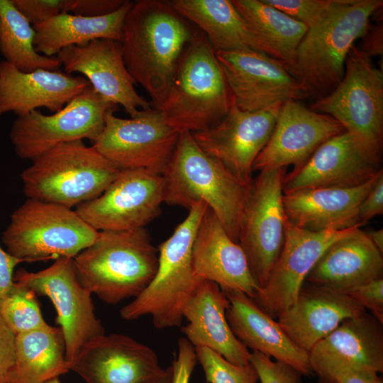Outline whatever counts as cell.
I'll return each instance as SVG.
<instances>
[{
  "label": "cell",
  "mask_w": 383,
  "mask_h": 383,
  "mask_svg": "<svg viewBox=\"0 0 383 383\" xmlns=\"http://www.w3.org/2000/svg\"><path fill=\"white\" fill-rule=\"evenodd\" d=\"M62 329L47 324L16 335V359L6 383H44L67 373Z\"/></svg>",
  "instance_id": "1f68e13d"
},
{
  "label": "cell",
  "mask_w": 383,
  "mask_h": 383,
  "mask_svg": "<svg viewBox=\"0 0 383 383\" xmlns=\"http://www.w3.org/2000/svg\"><path fill=\"white\" fill-rule=\"evenodd\" d=\"M382 5V0H346L308 29L289 71L309 96L322 98L339 84L348 52L365 35L371 16Z\"/></svg>",
  "instance_id": "5b68a950"
},
{
  "label": "cell",
  "mask_w": 383,
  "mask_h": 383,
  "mask_svg": "<svg viewBox=\"0 0 383 383\" xmlns=\"http://www.w3.org/2000/svg\"><path fill=\"white\" fill-rule=\"evenodd\" d=\"M197 362L209 383H257V374L250 365L230 362L216 352L204 347L195 348Z\"/></svg>",
  "instance_id": "d590c367"
},
{
  "label": "cell",
  "mask_w": 383,
  "mask_h": 383,
  "mask_svg": "<svg viewBox=\"0 0 383 383\" xmlns=\"http://www.w3.org/2000/svg\"><path fill=\"white\" fill-rule=\"evenodd\" d=\"M348 294L383 323V277L360 286Z\"/></svg>",
  "instance_id": "ab89813d"
},
{
  "label": "cell",
  "mask_w": 383,
  "mask_h": 383,
  "mask_svg": "<svg viewBox=\"0 0 383 383\" xmlns=\"http://www.w3.org/2000/svg\"><path fill=\"white\" fill-rule=\"evenodd\" d=\"M382 172V169L370 180L355 187H319L284 193L286 218L299 228L316 232L359 226V206Z\"/></svg>",
  "instance_id": "484cf974"
},
{
  "label": "cell",
  "mask_w": 383,
  "mask_h": 383,
  "mask_svg": "<svg viewBox=\"0 0 383 383\" xmlns=\"http://www.w3.org/2000/svg\"><path fill=\"white\" fill-rule=\"evenodd\" d=\"M162 176L164 203L188 210L199 201L206 203L230 238L238 243L240 215L251 181L241 180L209 156L187 131L180 133Z\"/></svg>",
  "instance_id": "3957f363"
},
{
  "label": "cell",
  "mask_w": 383,
  "mask_h": 383,
  "mask_svg": "<svg viewBox=\"0 0 383 383\" xmlns=\"http://www.w3.org/2000/svg\"><path fill=\"white\" fill-rule=\"evenodd\" d=\"M381 170L345 131L324 142L301 167L285 174L283 193L319 187H355Z\"/></svg>",
  "instance_id": "44dd1931"
},
{
  "label": "cell",
  "mask_w": 383,
  "mask_h": 383,
  "mask_svg": "<svg viewBox=\"0 0 383 383\" xmlns=\"http://www.w3.org/2000/svg\"><path fill=\"white\" fill-rule=\"evenodd\" d=\"M21 262L0 245V304L13 287L15 267Z\"/></svg>",
  "instance_id": "bcb514c9"
},
{
  "label": "cell",
  "mask_w": 383,
  "mask_h": 383,
  "mask_svg": "<svg viewBox=\"0 0 383 383\" xmlns=\"http://www.w3.org/2000/svg\"><path fill=\"white\" fill-rule=\"evenodd\" d=\"M362 38H364L365 40L360 48L361 50L370 57L382 54V25L377 26L371 30L369 29Z\"/></svg>",
  "instance_id": "7dc6e473"
},
{
  "label": "cell",
  "mask_w": 383,
  "mask_h": 383,
  "mask_svg": "<svg viewBox=\"0 0 383 383\" xmlns=\"http://www.w3.org/2000/svg\"><path fill=\"white\" fill-rule=\"evenodd\" d=\"M13 279L52 301L57 312L56 322L63 333L69 365L85 344L105 333L94 312L92 294L78 279L73 258H58L50 267L35 272L18 270Z\"/></svg>",
  "instance_id": "4fadbf2b"
},
{
  "label": "cell",
  "mask_w": 383,
  "mask_h": 383,
  "mask_svg": "<svg viewBox=\"0 0 383 383\" xmlns=\"http://www.w3.org/2000/svg\"><path fill=\"white\" fill-rule=\"evenodd\" d=\"M172 367L170 366L166 368L165 373L157 381L154 383H172Z\"/></svg>",
  "instance_id": "681fc988"
},
{
  "label": "cell",
  "mask_w": 383,
  "mask_h": 383,
  "mask_svg": "<svg viewBox=\"0 0 383 383\" xmlns=\"http://www.w3.org/2000/svg\"><path fill=\"white\" fill-rule=\"evenodd\" d=\"M179 135L159 109L149 107L129 119L109 113L102 131L91 143L119 170L143 169L162 174Z\"/></svg>",
  "instance_id": "7c38bea8"
},
{
  "label": "cell",
  "mask_w": 383,
  "mask_h": 383,
  "mask_svg": "<svg viewBox=\"0 0 383 383\" xmlns=\"http://www.w3.org/2000/svg\"><path fill=\"white\" fill-rule=\"evenodd\" d=\"M230 304L226 318L234 335L248 349L286 363L303 376L312 374L309 353L296 345L277 321L246 294L223 290Z\"/></svg>",
  "instance_id": "4316f807"
},
{
  "label": "cell",
  "mask_w": 383,
  "mask_h": 383,
  "mask_svg": "<svg viewBox=\"0 0 383 383\" xmlns=\"http://www.w3.org/2000/svg\"><path fill=\"white\" fill-rule=\"evenodd\" d=\"M376 248L383 252V230L379 229L366 233Z\"/></svg>",
  "instance_id": "c3c4849f"
},
{
  "label": "cell",
  "mask_w": 383,
  "mask_h": 383,
  "mask_svg": "<svg viewBox=\"0 0 383 383\" xmlns=\"http://www.w3.org/2000/svg\"><path fill=\"white\" fill-rule=\"evenodd\" d=\"M284 177L285 168L260 171L250 183L240 215L238 244L260 289L266 284L284 243Z\"/></svg>",
  "instance_id": "30bf717a"
},
{
  "label": "cell",
  "mask_w": 383,
  "mask_h": 383,
  "mask_svg": "<svg viewBox=\"0 0 383 383\" xmlns=\"http://www.w3.org/2000/svg\"><path fill=\"white\" fill-rule=\"evenodd\" d=\"M249 361L260 383H301V374L286 363L258 352L251 353Z\"/></svg>",
  "instance_id": "74e56055"
},
{
  "label": "cell",
  "mask_w": 383,
  "mask_h": 383,
  "mask_svg": "<svg viewBox=\"0 0 383 383\" xmlns=\"http://www.w3.org/2000/svg\"><path fill=\"white\" fill-rule=\"evenodd\" d=\"M315 374L319 383H383L378 373L343 367H331Z\"/></svg>",
  "instance_id": "b9f144b4"
},
{
  "label": "cell",
  "mask_w": 383,
  "mask_h": 383,
  "mask_svg": "<svg viewBox=\"0 0 383 383\" xmlns=\"http://www.w3.org/2000/svg\"><path fill=\"white\" fill-rule=\"evenodd\" d=\"M70 370L86 383H154L166 371L153 349L121 333H104L88 342Z\"/></svg>",
  "instance_id": "ac0fdd59"
},
{
  "label": "cell",
  "mask_w": 383,
  "mask_h": 383,
  "mask_svg": "<svg viewBox=\"0 0 383 383\" xmlns=\"http://www.w3.org/2000/svg\"><path fill=\"white\" fill-rule=\"evenodd\" d=\"M170 2L179 14L204 33L215 52L252 50L267 54L232 1L172 0Z\"/></svg>",
  "instance_id": "f546056e"
},
{
  "label": "cell",
  "mask_w": 383,
  "mask_h": 383,
  "mask_svg": "<svg viewBox=\"0 0 383 383\" xmlns=\"http://www.w3.org/2000/svg\"><path fill=\"white\" fill-rule=\"evenodd\" d=\"M382 277V253L366 232L357 228L325 250L305 282L348 294Z\"/></svg>",
  "instance_id": "f1b7e54d"
},
{
  "label": "cell",
  "mask_w": 383,
  "mask_h": 383,
  "mask_svg": "<svg viewBox=\"0 0 383 383\" xmlns=\"http://www.w3.org/2000/svg\"><path fill=\"white\" fill-rule=\"evenodd\" d=\"M230 302L216 283L199 280L183 309L182 332L194 347L209 348L231 363L250 364V352L234 335L226 318Z\"/></svg>",
  "instance_id": "83f0119b"
},
{
  "label": "cell",
  "mask_w": 383,
  "mask_h": 383,
  "mask_svg": "<svg viewBox=\"0 0 383 383\" xmlns=\"http://www.w3.org/2000/svg\"><path fill=\"white\" fill-rule=\"evenodd\" d=\"M192 265L199 280L216 283L252 298L260 289L240 245L226 233L213 211L206 208L192 245Z\"/></svg>",
  "instance_id": "7402d4cb"
},
{
  "label": "cell",
  "mask_w": 383,
  "mask_h": 383,
  "mask_svg": "<svg viewBox=\"0 0 383 383\" xmlns=\"http://www.w3.org/2000/svg\"><path fill=\"white\" fill-rule=\"evenodd\" d=\"M73 260L82 285L104 302L116 304L136 297L150 283L158 250L145 228L104 231Z\"/></svg>",
  "instance_id": "7a4b0ae2"
},
{
  "label": "cell",
  "mask_w": 383,
  "mask_h": 383,
  "mask_svg": "<svg viewBox=\"0 0 383 383\" xmlns=\"http://www.w3.org/2000/svg\"><path fill=\"white\" fill-rule=\"evenodd\" d=\"M133 1L114 12L99 17H86L61 13L46 21L33 26L35 32L34 46L38 53L53 57L63 48L83 45L96 39L121 41L125 17Z\"/></svg>",
  "instance_id": "4dcf8cb0"
},
{
  "label": "cell",
  "mask_w": 383,
  "mask_h": 383,
  "mask_svg": "<svg viewBox=\"0 0 383 383\" xmlns=\"http://www.w3.org/2000/svg\"><path fill=\"white\" fill-rule=\"evenodd\" d=\"M282 104L247 111L233 104L216 125L192 135L209 156L241 180L250 182L253 163L272 133Z\"/></svg>",
  "instance_id": "2e32d148"
},
{
  "label": "cell",
  "mask_w": 383,
  "mask_h": 383,
  "mask_svg": "<svg viewBox=\"0 0 383 383\" xmlns=\"http://www.w3.org/2000/svg\"><path fill=\"white\" fill-rule=\"evenodd\" d=\"M197 30L170 1L133 2L122 28V54L128 71L148 93L153 108L158 109L163 102Z\"/></svg>",
  "instance_id": "6da1fadb"
},
{
  "label": "cell",
  "mask_w": 383,
  "mask_h": 383,
  "mask_svg": "<svg viewBox=\"0 0 383 383\" xmlns=\"http://www.w3.org/2000/svg\"><path fill=\"white\" fill-rule=\"evenodd\" d=\"M309 353L312 373L331 367L382 373V323L366 311L345 319Z\"/></svg>",
  "instance_id": "d4e9b609"
},
{
  "label": "cell",
  "mask_w": 383,
  "mask_h": 383,
  "mask_svg": "<svg viewBox=\"0 0 383 383\" xmlns=\"http://www.w3.org/2000/svg\"><path fill=\"white\" fill-rule=\"evenodd\" d=\"M233 104L216 52L198 29L158 109L169 126L193 133L216 125Z\"/></svg>",
  "instance_id": "277c9868"
},
{
  "label": "cell",
  "mask_w": 383,
  "mask_h": 383,
  "mask_svg": "<svg viewBox=\"0 0 383 383\" xmlns=\"http://www.w3.org/2000/svg\"><path fill=\"white\" fill-rule=\"evenodd\" d=\"M310 109L341 123L362 152L379 165L383 145V74L371 57L353 45L341 81Z\"/></svg>",
  "instance_id": "ba28073f"
},
{
  "label": "cell",
  "mask_w": 383,
  "mask_h": 383,
  "mask_svg": "<svg viewBox=\"0 0 383 383\" xmlns=\"http://www.w3.org/2000/svg\"><path fill=\"white\" fill-rule=\"evenodd\" d=\"M333 117L297 101L284 102L272 133L255 159L252 171L301 167L324 142L345 131Z\"/></svg>",
  "instance_id": "d6986e66"
},
{
  "label": "cell",
  "mask_w": 383,
  "mask_h": 383,
  "mask_svg": "<svg viewBox=\"0 0 383 383\" xmlns=\"http://www.w3.org/2000/svg\"><path fill=\"white\" fill-rule=\"evenodd\" d=\"M126 0H62V13L86 17L108 15L121 7Z\"/></svg>",
  "instance_id": "60d3db41"
},
{
  "label": "cell",
  "mask_w": 383,
  "mask_h": 383,
  "mask_svg": "<svg viewBox=\"0 0 383 383\" xmlns=\"http://www.w3.org/2000/svg\"><path fill=\"white\" fill-rule=\"evenodd\" d=\"M357 228L316 232L299 228L287 219L281 253L266 284L252 299L269 316L277 318L294 302L306 276L325 250Z\"/></svg>",
  "instance_id": "e0dca14e"
},
{
  "label": "cell",
  "mask_w": 383,
  "mask_h": 383,
  "mask_svg": "<svg viewBox=\"0 0 383 383\" xmlns=\"http://www.w3.org/2000/svg\"><path fill=\"white\" fill-rule=\"evenodd\" d=\"M265 1L303 23L309 29L319 23L346 0H265Z\"/></svg>",
  "instance_id": "8d00e7d4"
},
{
  "label": "cell",
  "mask_w": 383,
  "mask_h": 383,
  "mask_svg": "<svg viewBox=\"0 0 383 383\" xmlns=\"http://www.w3.org/2000/svg\"><path fill=\"white\" fill-rule=\"evenodd\" d=\"M117 107L90 84L53 114L34 110L18 116L10 140L16 155L30 160L60 144L85 138L92 142L102 131L107 115Z\"/></svg>",
  "instance_id": "8fae6325"
},
{
  "label": "cell",
  "mask_w": 383,
  "mask_h": 383,
  "mask_svg": "<svg viewBox=\"0 0 383 383\" xmlns=\"http://www.w3.org/2000/svg\"><path fill=\"white\" fill-rule=\"evenodd\" d=\"M21 174L27 199L69 209L101 195L120 170L83 140L58 145Z\"/></svg>",
  "instance_id": "52a82bcc"
},
{
  "label": "cell",
  "mask_w": 383,
  "mask_h": 383,
  "mask_svg": "<svg viewBox=\"0 0 383 383\" xmlns=\"http://www.w3.org/2000/svg\"><path fill=\"white\" fill-rule=\"evenodd\" d=\"M234 104L257 111L287 101L309 96L283 62L252 50L216 52Z\"/></svg>",
  "instance_id": "9a60e30c"
},
{
  "label": "cell",
  "mask_w": 383,
  "mask_h": 383,
  "mask_svg": "<svg viewBox=\"0 0 383 383\" xmlns=\"http://www.w3.org/2000/svg\"><path fill=\"white\" fill-rule=\"evenodd\" d=\"M0 316L16 335L34 331L48 324L43 318L36 293L16 282L0 304Z\"/></svg>",
  "instance_id": "e575fe53"
},
{
  "label": "cell",
  "mask_w": 383,
  "mask_h": 383,
  "mask_svg": "<svg viewBox=\"0 0 383 383\" xmlns=\"http://www.w3.org/2000/svg\"><path fill=\"white\" fill-rule=\"evenodd\" d=\"M16 335L0 316V383H6L16 359Z\"/></svg>",
  "instance_id": "ee69618b"
},
{
  "label": "cell",
  "mask_w": 383,
  "mask_h": 383,
  "mask_svg": "<svg viewBox=\"0 0 383 383\" xmlns=\"http://www.w3.org/2000/svg\"><path fill=\"white\" fill-rule=\"evenodd\" d=\"M15 8L33 24H40L62 13V0H11Z\"/></svg>",
  "instance_id": "f35d334b"
},
{
  "label": "cell",
  "mask_w": 383,
  "mask_h": 383,
  "mask_svg": "<svg viewBox=\"0 0 383 383\" xmlns=\"http://www.w3.org/2000/svg\"><path fill=\"white\" fill-rule=\"evenodd\" d=\"M98 233L75 210L27 199L11 213L1 240L9 253L30 262L74 258Z\"/></svg>",
  "instance_id": "9c48e42d"
},
{
  "label": "cell",
  "mask_w": 383,
  "mask_h": 383,
  "mask_svg": "<svg viewBox=\"0 0 383 383\" xmlns=\"http://www.w3.org/2000/svg\"><path fill=\"white\" fill-rule=\"evenodd\" d=\"M165 199L162 174L143 169L120 170L98 197L75 211L97 231L143 228L158 216Z\"/></svg>",
  "instance_id": "5bb4252c"
},
{
  "label": "cell",
  "mask_w": 383,
  "mask_h": 383,
  "mask_svg": "<svg viewBox=\"0 0 383 383\" xmlns=\"http://www.w3.org/2000/svg\"><path fill=\"white\" fill-rule=\"evenodd\" d=\"M208 205L199 201L184 220L158 246L155 277L147 287L120 310L121 318L133 321L150 316L157 329L179 327L184 307L199 280L192 265V245Z\"/></svg>",
  "instance_id": "8992f818"
},
{
  "label": "cell",
  "mask_w": 383,
  "mask_h": 383,
  "mask_svg": "<svg viewBox=\"0 0 383 383\" xmlns=\"http://www.w3.org/2000/svg\"><path fill=\"white\" fill-rule=\"evenodd\" d=\"M383 213V172L375 185L361 202L357 214L360 226L365 225L377 215Z\"/></svg>",
  "instance_id": "f6af8a7d"
},
{
  "label": "cell",
  "mask_w": 383,
  "mask_h": 383,
  "mask_svg": "<svg viewBox=\"0 0 383 383\" xmlns=\"http://www.w3.org/2000/svg\"><path fill=\"white\" fill-rule=\"evenodd\" d=\"M33 26L15 8L11 0H0V52L6 62L23 72L59 70L57 56L38 53L34 46Z\"/></svg>",
  "instance_id": "836d02e7"
},
{
  "label": "cell",
  "mask_w": 383,
  "mask_h": 383,
  "mask_svg": "<svg viewBox=\"0 0 383 383\" xmlns=\"http://www.w3.org/2000/svg\"><path fill=\"white\" fill-rule=\"evenodd\" d=\"M56 56L66 73L83 74L97 93L121 106L131 118L150 107L135 89L136 82L125 65L121 41L96 39L63 48Z\"/></svg>",
  "instance_id": "ffe728a7"
},
{
  "label": "cell",
  "mask_w": 383,
  "mask_h": 383,
  "mask_svg": "<svg viewBox=\"0 0 383 383\" xmlns=\"http://www.w3.org/2000/svg\"><path fill=\"white\" fill-rule=\"evenodd\" d=\"M196 362L195 348L184 337L179 338L177 353L171 365L172 383H189Z\"/></svg>",
  "instance_id": "7bdbcfd3"
},
{
  "label": "cell",
  "mask_w": 383,
  "mask_h": 383,
  "mask_svg": "<svg viewBox=\"0 0 383 383\" xmlns=\"http://www.w3.org/2000/svg\"><path fill=\"white\" fill-rule=\"evenodd\" d=\"M231 1L267 54L283 62L290 70L308 28L265 0Z\"/></svg>",
  "instance_id": "d6a6232c"
},
{
  "label": "cell",
  "mask_w": 383,
  "mask_h": 383,
  "mask_svg": "<svg viewBox=\"0 0 383 383\" xmlns=\"http://www.w3.org/2000/svg\"><path fill=\"white\" fill-rule=\"evenodd\" d=\"M89 85L84 77L60 70L23 72L3 60L0 61V116L11 112L21 116L40 107L57 112Z\"/></svg>",
  "instance_id": "cb8c5ba5"
},
{
  "label": "cell",
  "mask_w": 383,
  "mask_h": 383,
  "mask_svg": "<svg viewBox=\"0 0 383 383\" xmlns=\"http://www.w3.org/2000/svg\"><path fill=\"white\" fill-rule=\"evenodd\" d=\"M365 311L348 294L304 282L294 302L277 319L291 340L309 353L344 320Z\"/></svg>",
  "instance_id": "603a6c76"
},
{
  "label": "cell",
  "mask_w": 383,
  "mask_h": 383,
  "mask_svg": "<svg viewBox=\"0 0 383 383\" xmlns=\"http://www.w3.org/2000/svg\"><path fill=\"white\" fill-rule=\"evenodd\" d=\"M44 383H62L60 380L59 377L52 379L50 380H48Z\"/></svg>",
  "instance_id": "f907efd6"
}]
</instances>
